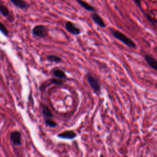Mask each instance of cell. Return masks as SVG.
Wrapping results in <instances>:
<instances>
[{"label": "cell", "instance_id": "cell-1", "mask_svg": "<svg viewBox=\"0 0 157 157\" xmlns=\"http://www.w3.org/2000/svg\"><path fill=\"white\" fill-rule=\"evenodd\" d=\"M111 31L113 36L121 41L122 43H124L126 46L133 49L137 47L136 43L130 38L127 37L124 33H122L121 32L117 30H111Z\"/></svg>", "mask_w": 157, "mask_h": 157}, {"label": "cell", "instance_id": "cell-2", "mask_svg": "<svg viewBox=\"0 0 157 157\" xmlns=\"http://www.w3.org/2000/svg\"><path fill=\"white\" fill-rule=\"evenodd\" d=\"M32 33L34 36L43 38L48 36L49 29L45 25H38L33 28Z\"/></svg>", "mask_w": 157, "mask_h": 157}, {"label": "cell", "instance_id": "cell-3", "mask_svg": "<svg viewBox=\"0 0 157 157\" xmlns=\"http://www.w3.org/2000/svg\"><path fill=\"white\" fill-rule=\"evenodd\" d=\"M86 79L94 92L97 94H100L101 92V85L98 78L88 73L86 74Z\"/></svg>", "mask_w": 157, "mask_h": 157}, {"label": "cell", "instance_id": "cell-4", "mask_svg": "<svg viewBox=\"0 0 157 157\" xmlns=\"http://www.w3.org/2000/svg\"><path fill=\"white\" fill-rule=\"evenodd\" d=\"M65 28L67 31L73 35H78L81 33V30L79 28L76 27V25L70 21H68L65 23Z\"/></svg>", "mask_w": 157, "mask_h": 157}, {"label": "cell", "instance_id": "cell-5", "mask_svg": "<svg viewBox=\"0 0 157 157\" xmlns=\"http://www.w3.org/2000/svg\"><path fill=\"white\" fill-rule=\"evenodd\" d=\"M10 139L14 145H20L22 144V135L19 131H14L10 134Z\"/></svg>", "mask_w": 157, "mask_h": 157}, {"label": "cell", "instance_id": "cell-6", "mask_svg": "<svg viewBox=\"0 0 157 157\" xmlns=\"http://www.w3.org/2000/svg\"><path fill=\"white\" fill-rule=\"evenodd\" d=\"M57 137L65 139H73L77 137V134L74 131L67 130L58 134Z\"/></svg>", "mask_w": 157, "mask_h": 157}, {"label": "cell", "instance_id": "cell-7", "mask_svg": "<svg viewBox=\"0 0 157 157\" xmlns=\"http://www.w3.org/2000/svg\"><path fill=\"white\" fill-rule=\"evenodd\" d=\"M91 17H92V19L93 20V21L96 24L98 25L99 27L101 28L106 27V23L100 15H98V14L95 13V12H92V14H91Z\"/></svg>", "mask_w": 157, "mask_h": 157}, {"label": "cell", "instance_id": "cell-8", "mask_svg": "<svg viewBox=\"0 0 157 157\" xmlns=\"http://www.w3.org/2000/svg\"><path fill=\"white\" fill-rule=\"evenodd\" d=\"M144 58L145 60L146 61L147 64L149 65V66L152 69H153L154 70L157 71V60L152 55L149 54L145 55Z\"/></svg>", "mask_w": 157, "mask_h": 157}, {"label": "cell", "instance_id": "cell-9", "mask_svg": "<svg viewBox=\"0 0 157 157\" xmlns=\"http://www.w3.org/2000/svg\"><path fill=\"white\" fill-rule=\"evenodd\" d=\"M12 3L20 9H25L29 7V4L25 0H9Z\"/></svg>", "mask_w": 157, "mask_h": 157}, {"label": "cell", "instance_id": "cell-10", "mask_svg": "<svg viewBox=\"0 0 157 157\" xmlns=\"http://www.w3.org/2000/svg\"><path fill=\"white\" fill-rule=\"evenodd\" d=\"M42 114L43 115V117L45 118V119L51 118L54 117L49 107L47 105H46V104H42Z\"/></svg>", "mask_w": 157, "mask_h": 157}, {"label": "cell", "instance_id": "cell-11", "mask_svg": "<svg viewBox=\"0 0 157 157\" xmlns=\"http://www.w3.org/2000/svg\"><path fill=\"white\" fill-rule=\"evenodd\" d=\"M76 1L84 9H85V10L88 11L89 12H95L96 10H95L94 7L91 6L90 4L86 3L85 1H82V0H76Z\"/></svg>", "mask_w": 157, "mask_h": 157}, {"label": "cell", "instance_id": "cell-12", "mask_svg": "<svg viewBox=\"0 0 157 157\" xmlns=\"http://www.w3.org/2000/svg\"><path fill=\"white\" fill-rule=\"evenodd\" d=\"M52 74H53V75L57 78H62V79L63 78H66V76L65 73L63 71L61 70V69H60L54 68L52 70Z\"/></svg>", "mask_w": 157, "mask_h": 157}, {"label": "cell", "instance_id": "cell-13", "mask_svg": "<svg viewBox=\"0 0 157 157\" xmlns=\"http://www.w3.org/2000/svg\"><path fill=\"white\" fill-rule=\"evenodd\" d=\"M0 12L3 16L6 17V18H8L10 16V12L8 8L3 3H1V5H0Z\"/></svg>", "mask_w": 157, "mask_h": 157}, {"label": "cell", "instance_id": "cell-14", "mask_svg": "<svg viewBox=\"0 0 157 157\" xmlns=\"http://www.w3.org/2000/svg\"><path fill=\"white\" fill-rule=\"evenodd\" d=\"M47 60L50 62L52 63H61L62 62V60L60 57H59L58 56L55 55H50L47 57Z\"/></svg>", "mask_w": 157, "mask_h": 157}, {"label": "cell", "instance_id": "cell-15", "mask_svg": "<svg viewBox=\"0 0 157 157\" xmlns=\"http://www.w3.org/2000/svg\"><path fill=\"white\" fill-rule=\"evenodd\" d=\"M45 124L46 125V126L50 128H55L57 126V124L51 118L45 119Z\"/></svg>", "mask_w": 157, "mask_h": 157}, {"label": "cell", "instance_id": "cell-16", "mask_svg": "<svg viewBox=\"0 0 157 157\" xmlns=\"http://www.w3.org/2000/svg\"><path fill=\"white\" fill-rule=\"evenodd\" d=\"M50 82L52 84H55V85H63L65 82V81L62 79V78H52L50 80Z\"/></svg>", "mask_w": 157, "mask_h": 157}, {"label": "cell", "instance_id": "cell-17", "mask_svg": "<svg viewBox=\"0 0 157 157\" xmlns=\"http://www.w3.org/2000/svg\"><path fill=\"white\" fill-rule=\"evenodd\" d=\"M0 30H1V31L3 33L4 35H5L6 36H8L9 31L7 29V28L6 27V26L2 22H1V23H0Z\"/></svg>", "mask_w": 157, "mask_h": 157}, {"label": "cell", "instance_id": "cell-18", "mask_svg": "<svg viewBox=\"0 0 157 157\" xmlns=\"http://www.w3.org/2000/svg\"><path fill=\"white\" fill-rule=\"evenodd\" d=\"M134 1L136 4V5L139 7L141 8V1L140 0H134Z\"/></svg>", "mask_w": 157, "mask_h": 157}]
</instances>
